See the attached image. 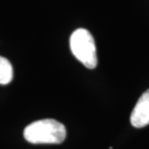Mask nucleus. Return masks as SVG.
<instances>
[{
    "mask_svg": "<svg viewBox=\"0 0 149 149\" xmlns=\"http://www.w3.org/2000/svg\"><path fill=\"white\" fill-rule=\"evenodd\" d=\"M131 123L136 128L149 124V90L141 94L131 113Z\"/></svg>",
    "mask_w": 149,
    "mask_h": 149,
    "instance_id": "obj_3",
    "label": "nucleus"
},
{
    "mask_svg": "<svg viewBox=\"0 0 149 149\" xmlns=\"http://www.w3.org/2000/svg\"><path fill=\"white\" fill-rule=\"evenodd\" d=\"M70 47L74 56L85 68L93 69L97 66L96 45L88 30L80 28L74 31L70 38Z\"/></svg>",
    "mask_w": 149,
    "mask_h": 149,
    "instance_id": "obj_2",
    "label": "nucleus"
},
{
    "mask_svg": "<svg viewBox=\"0 0 149 149\" xmlns=\"http://www.w3.org/2000/svg\"><path fill=\"white\" fill-rule=\"evenodd\" d=\"M14 71L11 63L0 56V85H7L12 81Z\"/></svg>",
    "mask_w": 149,
    "mask_h": 149,
    "instance_id": "obj_4",
    "label": "nucleus"
},
{
    "mask_svg": "<svg viewBox=\"0 0 149 149\" xmlns=\"http://www.w3.org/2000/svg\"><path fill=\"white\" fill-rule=\"evenodd\" d=\"M23 136L30 143L59 144L66 139V128L55 119H41L28 125Z\"/></svg>",
    "mask_w": 149,
    "mask_h": 149,
    "instance_id": "obj_1",
    "label": "nucleus"
}]
</instances>
